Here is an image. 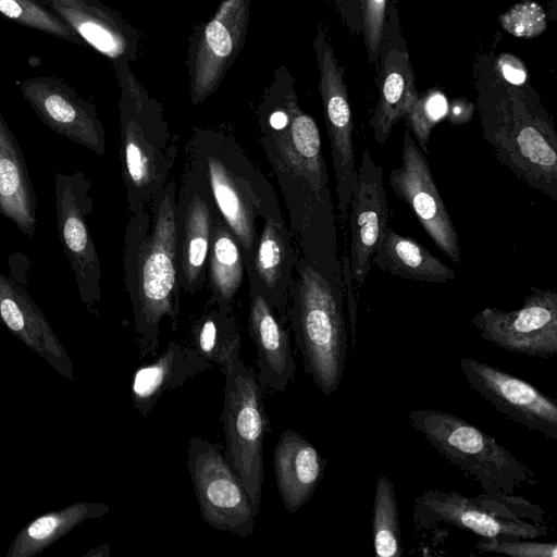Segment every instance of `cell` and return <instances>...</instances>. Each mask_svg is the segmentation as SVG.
Here are the masks:
<instances>
[{
    "label": "cell",
    "instance_id": "cell-4",
    "mask_svg": "<svg viewBox=\"0 0 557 557\" xmlns=\"http://www.w3.org/2000/svg\"><path fill=\"white\" fill-rule=\"evenodd\" d=\"M342 274L326 277L301 255L295 265L287 322L306 373L321 393L337 392L349 351Z\"/></svg>",
    "mask_w": 557,
    "mask_h": 557
},
{
    "label": "cell",
    "instance_id": "cell-23",
    "mask_svg": "<svg viewBox=\"0 0 557 557\" xmlns=\"http://www.w3.org/2000/svg\"><path fill=\"white\" fill-rule=\"evenodd\" d=\"M0 322L59 374L74 380L73 362L28 293L0 272Z\"/></svg>",
    "mask_w": 557,
    "mask_h": 557
},
{
    "label": "cell",
    "instance_id": "cell-34",
    "mask_svg": "<svg viewBox=\"0 0 557 557\" xmlns=\"http://www.w3.org/2000/svg\"><path fill=\"white\" fill-rule=\"evenodd\" d=\"M448 103L444 94L433 88L419 95L404 117L406 128L418 141L423 153L429 152L430 135L435 124L447 113Z\"/></svg>",
    "mask_w": 557,
    "mask_h": 557
},
{
    "label": "cell",
    "instance_id": "cell-6",
    "mask_svg": "<svg viewBox=\"0 0 557 557\" xmlns=\"http://www.w3.org/2000/svg\"><path fill=\"white\" fill-rule=\"evenodd\" d=\"M482 134L499 163L557 200V133L552 117L522 92L481 101Z\"/></svg>",
    "mask_w": 557,
    "mask_h": 557
},
{
    "label": "cell",
    "instance_id": "cell-12",
    "mask_svg": "<svg viewBox=\"0 0 557 557\" xmlns=\"http://www.w3.org/2000/svg\"><path fill=\"white\" fill-rule=\"evenodd\" d=\"M480 336L510 352L549 359L557 355V290L532 286L523 305L486 307L471 319Z\"/></svg>",
    "mask_w": 557,
    "mask_h": 557
},
{
    "label": "cell",
    "instance_id": "cell-36",
    "mask_svg": "<svg viewBox=\"0 0 557 557\" xmlns=\"http://www.w3.org/2000/svg\"><path fill=\"white\" fill-rule=\"evenodd\" d=\"M475 548L480 553H496L511 557L557 556V544L555 542H539L513 536L481 537Z\"/></svg>",
    "mask_w": 557,
    "mask_h": 557
},
{
    "label": "cell",
    "instance_id": "cell-32",
    "mask_svg": "<svg viewBox=\"0 0 557 557\" xmlns=\"http://www.w3.org/2000/svg\"><path fill=\"white\" fill-rule=\"evenodd\" d=\"M372 541L379 557H399L403 555L399 510L394 484L385 475L376 479L373 512Z\"/></svg>",
    "mask_w": 557,
    "mask_h": 557
},
{
    "label": "cell",
    "instance_id": "cell-30",
    "mask_svg": "<svg viewBox=\"0 0 557 557\" xmlns=\"http://www.w3.org/2000/svg\"><path fill=\"white\" fill-rule=\"evenodd\" d=\"M240 246L223 220L214 223L207 260V280L211 297L209 305L223 313L233 312V304L244 276Z\"/></svg>",
    "mask_w": 557,
    "mask_h": 557
},
{
    "label": "cell",
    "instance_id": "cell-20",
    "mask_svg": "<svg viewBox=\"0 0 557 557\" xmlns=\"http://www.w3.org/2000/svg\"><path fill=\"white\" fill-rule=\"evenodd\" d=\"M299 255L286 222L270 218L262 223L252 250L243 258L248 297L261 296L285 324Z\"/></svg>",
    "mask_w": 557,
    "mask_h": 557
},
{
    "label": "cell",
    "instance_id": "cell-19",
    "mask_svg": "<svg viewBox=\"0 0 557 557\" xmlns=\"http://www.w3.org/2000/svg\"><path fill=\"white\" fill-rule=\"evenodd\" d=\"M386 12L379 48V99L369 120L379 146L386 143L395 124L407 115L419 96L397 11L391 5Z\"/></svg>",
    "mask_w": 557,
    "mask_h": 557
},
{
    "label": "cell",
    "instance_id": "cell-24",
    "mask_svg": "<svg viewBox=\"0 0 557 557\" xmlns=\"http://www.w3.org/2000/svg\"><path fill=\"white\" fill-rule=\"evenodd\" d=\"M247 318L257 351V380L264 392H284L296 371L290 333L261 296H249Z\"/></svg>",
    "mask_w": 557,
    "mask_h": 557
},
{
    "label": "cell",
    "instance_id": "cell-14",
    "mask_svg": "<svg viewBox=\"0 0 557 557\" xmlns=\"http://www.w3.org/2000/svg\"><path fill=\"white\" fill-rule=\"evenodd\" d=\"M313 49L320 72L318 88L331 147L337 207L341 213L345 214L358 170L352 146L354 123L347 86L344 82V69L339 66L322 27L317 30Z\"/></svg>",
    "mask_w": 557,
    "mask_h": 557
},
{
    "label": "cell",
    "instance_id": "cell-41",
    "mask_svg": "<svg viewBox=\"0 0 557 557\" xmlns=\"http://www.w3.org/2000/svg\"><path fill=\"white\" fill-rule=\"evenodd\" d=\"M110 555V546L103 544L97 548L90 549L84 557H108Z\"/></svg>",
    "mask_w": 557,
    "mask_h": 557
},
{
    "label": "cell",
    "instance_id": "cell-40",
    "mask_svg": "<svg viewBox=\"0 0 557 557\" xmlns=\"http://www.w3.org/2000/svg\"><path fill=\"white\" fill-rule=\"evenodd\" d=\"M473 106L465 99H456L447 108L446 116L450 124L467 123L472 116Z\"/></svg>",
    "mask_w": 557,
    "mask_h": 557
},
{
    "label": "cell",
    "instance_id": "cell-5",
    "mask_svg": "<svg viewBox=\"0 0 557 557\" xmlns=\"http://www.w3.org/2000/svg\"><path fill=\"white\" fill-rule=\"evenodd\" d=\"M120 87V161L129 213L147 207L171 180L176 141L163 106L132 72L112 63Z\"/></svg>",
    "mask_w": 557,
    "mask_h": 557
},
{
    "label": "cell",
    "instance_id": "cell-35",
    "mask_svg": "<svg viewBox=\"0 0 557 557\" xmlns=\"http://www.w3.org/2000/svg\"><path fill=\"white\" fill-rule=\"evenodd\" d=\"M503 28L518 38H533L547 27V16L537 2L524 0L499 16Z\"/></svg>",
    "mask_w": 557,
    "mask_h": 557
},
{
    "label": "cell",
    "instance_id": "cell-22",
    "mask_svg": "<svg viewBox=\"0 0 557 557\" xmlns=\"http://www.w3.org/2000/svg\"><path fill=\"white\" fill-rule=\"evenodd\" d=\"M59 15L84 40L113 62L135 61L141 34L100 0H36Z\"/></svg>",
    "mask_w": 557,
    "mask_h": 557
},
{
    "label": "cell",
    "instance_id": "cell-18",
    "mask_svg": "<svg viewBox=\"0 0 557 557\" xmlns=\"http://www.w3.org/2000/svg\"><path fill=\"white\" fill-rule=\"evenodd\" d=\"M37 116L54 133L104 156V128L95 104L62 78L35 76L20 84Z\"/></svg>",
    "mask_w": 557,
    "mask_h": 557
},
{
    "label": "cell",
    "instance_id": "cell-21",
    "mask_svg": "<svg viewBox=\"0 0 557 557\" xmlns=\"http://www.w3.org/2000/svg\"><path fill=\"white\" fill-rule=\"evenodd\" d=\"M357 181L351 190L350 207V272L356 285L361 286L371 269V258L388 225V206L383 183V169L362 152Z\"/></svg>",
    "mask_w": 557,
    "mask_h": 557
},
{
    "label": "cell",
    "instance_id": "cell-16",
    "mask_svg": "<svg viewBox=\"0 0 557 557\" xmlns=\"http://www.w3.org/2000/svg\"><path fill=\"white\" fill-rule=\"evenodd\" d=\"M219 212L210 191L186 164L176 196L178 282L185 293H198L207 281V260Z\"/></svg>",
    "mask_w": 557,
    "mask_h": 557
},
{
    "label": "cell",
    "instance_id": "cell-17",
    "mask_svg": "<svg viewBox=\"0 0 557 557\" xmlns=\"http://www.w3.org/2000/svg\"><path fill=\"white\" fill-rule=\"evenodd\" d=\"M412 519L417 530L428 531L440 523L454 525L481 537L513 536L540 539L553 532L548 524L498 517L479 495L428 490L414 496Z\"/></svg>",
    "mask_w": 557,
    "mask_h": 557
},
{
    "label": "cell",
    "instance_id": "cell-37",
    "mask_svg": "<svg viewBox=\"0 0 557 557\" xmlns=\"http://www.w3.org/2000/svg\"><path fill=\"white\" fill-rule=\"evenodd\" d=\"M364 42L370 62L379 58L386 20L387 0H361Z\"/></svg>",
    "mask_w": 557,
    "mask_h": 557
},
{
    "label": "cell",
    "instance_id": "cell-39",
    "mask_svg": "<svg viewBox=\"0 0 557 557\" xmlns=\"http://www.w3.org/2000/svg\"><path fill=\"white\" fill-rule=\"evenodd\" d=\"M496 66L502 77L511 85L521 86L528 79V71L524 63L513 54H500L496 61Z\"/></svg>",
    "mask_w": 557,
    "mask_h": 557
},
{
    "label": "cell",
    "instance_id": "cell-7",
    "mask_svg": "<svg viewBox=\"0 0 557 557\" xmlns=\"http://www.w3.org/2000/svg\"><path fill=\"white\" fill-rule=\"evenodd\" d=\"M408 417L442 457L484 492L516 494L536 485V475L528 465L463 418L436 409L410 410Z\"/></svg>",
    "mask_w": 557,
    "mask_h": 557
},
{
    "label": "cell",
    "instance_id": "cell-29",
    "mask_svg": "<svg viewBox=\"0 0 557 557\" xmlns=\"http://www.w3.org/2000/svg\"><path fill=\"white\" fill-rule=\"evenodd\" d=\"M110 510L104 503L76 502L46 512L26 524L13 539L7 557H33L70 533L82 522L102 518Z\"/></svg>",
    "mask_w": 557,
    "mask_h": 557
},
{
    "label": "cell",
    "instance_id": "cell-9",
    "mask_svg": "<svg viewBox=\"0 0 557 557\" xmlns=\"http://www.w3.org/2000/svg\"><path fill=\"white\" fill-rule=\"evenodd\" d=\"M186 465L202 520L243 539L251 535L259 509L227 461L222 445L191 437Z\"/></svg>",
    "mask_w": 557,
    "mask_h": 557
},
{
    "label": "cell",
    "instance_id": "cell-10",
    "mask_svg": "<svg viewBox=\"0 0 557 557\" xmlns=\"http://www.w3.org/2000/svg\"><path fill=\"white\" fill-rule=\"evenodd\" d=\"M251 0H221L214 14L196 24L185 61L193 104H201L220 87L245 47Z\"/></svg>",
    "mask_w": 557,
    "mask_h": 557
},
{
    "label": "cell",
    "instance_id": "cell-2",
    "mask_svg": "<svg viewBox=\"0 0 557 557\" xmlns=\"http://www.w3.org/2000/svg\"><path fill=\"white\" fill-rule=\"evenodd\" d=\"M176 183L171 178L157 197L129 213L124 232V285L128 295L140 357L156 355L164 318L180 314Z\"/></svg>",
    "mask_w": 557,
    "mask_h": 557
},
{
    "label": "cell",
    "instance_id": "cell-3",
    "mask_svg": "<svg viewBox=\"0 0 557 557\" xmlns=\"http://www.w3.org/2000/svg\"><path fill=\"white\" fill-rule=\"evenodd\" d=\"M186 164L208 187L243 258L252 250L267 219L285 221L273 185L232 135L194 128L186 145Z\"/></svg>",
    "mask_w": 557,
    "mask_h": 557
},
{
    "label": "cell",
    "instance_id": "cell-1",
    "mask_svg": "<svg viewBox=\"0 0 557 557\" xmlns=\"http://www.w3.org/2000/svg\"><path fill=\"white\" fill-rule=\"evenodd\" d=\"M296 79L282 64L263 89L259 143L271 165L300 255L322 275L342 274L330 176L314 119L298 101Z\"/></svg>",
    "mask_w": 557,
    "mask_h": 557
},
{
    "label": "cell",
    "instance_id": "cell-13",
    "mask_svg": "<svg viewBox=\"0 0 557 557\" xmlns=\"http://www.w3.org/2000/svg\"><path fill=\"white\" fill-rule=\"evenodd\" d=\"M388 183L394 194L414 214L434 245L453 262H461V247L451 216L441 197L425 153L406 128L400 165L391 169Z\"/></svg>",
    "mask_w": 557,
    "mask_h": 557
},
{
    "label": "cell",
    "instance_id": "cell-31",
    "mask_svg": "<svg viewBox=\"0 0 557 557\" xmlns=\"http://www.w3.org/2000/svg\"><path fill=\"white\" fill-rule=\"evenodd\" d=\"M190 333L194 348L222 372L239 357L242 336L233 312L223 313L213 306L193 323Z\"/></svg>",
    "mask_w": 557,
    "mask_h": 557
},
{
    "label": "cell",
    "instance_id": "cell-15",
    "mask_svg": "<svg viewBox=\"0 0 557 557\" xmlns=\"http://www.w3.org/2000/svg\"><path fill=\"white\" fill-rule=\"evenodd\" d=\"M468 385L498 412L516 423L557 440V403L531 383L504 370L469 358L459 359Z\"/></svg>",
    "mask_w": 557,
    "mask_h": 557
},
{
    "label": "cell",
    "instance_id": "cell-28",
    "mask_svg": "<svg viewBox=\"0 0 557 557\" xmlns=\"http://www.w3.org/2000/svg\"><path fill=\"white\" fill-rule=\"evenodd\" d=\"M371 265L394 276L419 282L446 283L456 276L454 270L424 246L388 225L371 258Z\"/></svg>",
    "mask_w": 557,
    "mask_h": 557
},
{
    "label": "cell",
    "instance_id": "cell-11",
    "mask_svg": "<svg viewBox=\"0 0 557 557\" xmlns=\"http://www.w3.org/2000/svg\"><path fill=\"white\" fill-rule=\"evenodd\" d=\"M91 181L81 171L55 172L54 196L60 242L74 272L82 302L91 311L101 300V269L87 216L92 212Z\"/></svg>",
    "mask_w": 557,
    "mask_h": 557
},
{
    "label": "cell",
    "instance_id": "cell-25",
    "mask_svg": "<svg viewBox=\"0 0 557 557\" xmlns=\"http://www.w3.org/2000/svg\"><path fill=\"white\" fill-rule=\"evenodd\" d=\"M327 460L299 433L287 429L274 449V474L278 494L288 512L295 513L314 494Z\"/></svg>",
    "mask_w": 557,
    "mask_h": 557
},
{
    "label": "cell",
    "instance_id": "cell-8",
    "mask_svg": "<svg viewBox=\"0 0 557 557\" xmlns=\"http://www.w3.org/2000/svg\"><path fill=\"white\" fill-rule=\"evenodd\" d=\"M225 375L221 416L225 436V457L240 476L253 505L260 509L263 469V442L271 433L263 401L264 391L252 367L239 357L232 360Z\"/></svg>",
    "mask_w": 557,
    "mask_h": 557
},
{
    "label": "cell",
    "instance_id": "cell-26",
    "mask_svg": "<svg viewBox=\"0 0 557 557\" xmlns=\"http://www.w3.org/2000/svg\"><path fill=\"white\" fill-rule=\"evenodd\" d=\"M212 366L195 348L169 342L160 357L133 374L131 395L135 410L147 418L165 392L183 386Z\"/></svg>",
    "mask_w": 557,
    "mask_h": 557
},
{
    "label": "cell",
    "instance_id": "cell-27",
    "mask_svg": "<svg viewBox=\"0 0 557 557\" xmlns=\"http://www.w3.org/2000/svg\"><path fill=\"white\" fill-rule=\"evenodd\" d=\"M0 213L33 238L37 198L17 139L0 112Z\"/></svg>",
    "mask_w": 557,
    "mask_h": 557
},
{
    "label": "cell",
    "instance_id": "cell-33",
    "mask_svg": "<svg viewBox=\"0 0 557 557\" xmlns=\"http://www.w3.org/2000/svg\"><path fill=\"white\" fill-rule=\"evenodd\" d=\"M0 14L20 25L70 44L85 45L84 40L59 15L36 0H0Z\"/></svg>",
    "mask_w": 557,
    "mask_h": 557
},
{
    "label": "cell",
    "instance_id": "cell-38",
    "mask_svg": "<svg viewBox=\"0 0 557 557\" xmlns=\"http://www.w3.org/2000/svg\"><path fill=\"white\" fill-rule=\"evenodd\" d=\"M342 278L344 284L345 292V300H347V310H348V335H349V344L352 352H356V330H357V301L354 295V286H352V276L350 272L349 258L344 256L342 259Z\"/></svg>",
    "mask_w": 557,
    "mask_h": 557
}]
</instances>
